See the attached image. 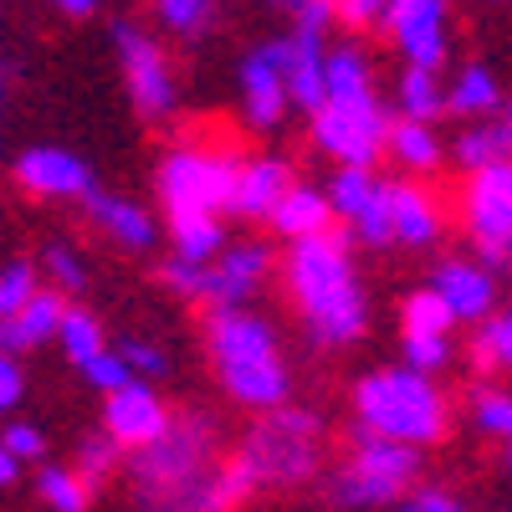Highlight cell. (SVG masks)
<instances>
[{
  "label": "cell",
  "instance_id": "cell-1",
  "mask_svg": "<svg viewBox=\"0 0 512 512\" xmlns=\"http://www.w3.org/2000/svg\"><path fill=\"white\" fill-rule=\"evenodd\" d=\"M216 431L200 415H180L164 425L134 461V492L144 512H200L205 487L216 482Z\"/></svg>",
  "mask_w": 512,
  "mask_h": 512
},
{
  "label": "cell",
  "instance_id": "cell-2",
  "mask_svg": "<svg viewBox=\"0 0 512 512\" xmlns=\"http://www.w3.org/2000/svg\"><path fill=\"white\" fill-rule=\"evenodd\" d=\"M287 277H292V292L303 303L318 344H349V338L364 333V297H359L354 272H349V251L333 231L297 241Z\"/></svg>",
  "mask_w": 512,
  "mask_h": 512
},
{
  "label": "cell",
  "instance_id": "cell-3",
  "mask_svg": "<svg viewBox=\"0 0 512 512\" xmlns=\"http://www.w3.org/2000/svg\"><path fill=\"white\" fill-rule=\"evenodd\" d=\"M210 354H216L221 384L251 410H277L287 395V369L277 354V338L262 318H246L236 308H221L210 318Z\"/></svg>",
  "mask_w": 512,
  "mask_h": 512
},
{
  "label": "cell",
  "instance_id": "cell-4",
  "mask_svg": "<svg viewBox=\"0 0 512 512\" xmlns=\"http://www.w3.org/2000/svg\"><path fill=\"white\" fill-rule=\"evenodd\" d=\"M354 410H359L364 431L395 436L410 446L441 441V431H446V400L420 369H390V374L359 379Z\"/></svg>",
  "mask_w": 512,
  "mask_h": 512
},
{
  "label": "cell",
  "instance_id": "cell-5",
  "mask_svg": "<svg viewBox=\"0 0 512 512\" xmlns=\"http://www.w3.org/2000/svg\"><path fill=\"white\" fill-rule=\"evenodd\" d=\"M236 180L241 169L231 154L216 149H175L159 169V190L169 205V221L175 216H216L221 205L236 200Z\"/></svg>",
  "mask_w": 512,
  "mask_h": 512
},
{
  "label": "cell",
  "instance_id": "cell-6",
  "mask_svg": "<svg viewBox=\"0 0 512 512\" xmlns=\"http://www.w3.org/2000/svg\"><path fill=\"white\" fill-rule=\"evenodd\" d=\"M262 482H303L318 461V420L308 410H272L241 446Z\"/></svg>",
  "mask_w": 512,
  "mask_h": 512
},
{
  "label": "cell",
  "instance_id": "cell-7",
  "mask_svg": "<svg viewBox=\"0 0 512 512\" xmlns=\"http://www.w3.org/2000/svg\"><path fill=\"white\" fill-rule=\"evenodd\" d=\"M415 446L410 441H395V436H379V431H364L349 466L338 472V497L344 502H384L405 492V482L415 477Z\"/></svg>",
  "mask_w": 512,
  "mask_h": 512
},
{
  "label": "cell",
  "instance_id": "cell-8",
  "mask_svg": "<svg viewBox=\"0 0 512 512\" xmlns=\"http://www.w3.org/2000/svg\"><path fill=\"white\" fill-rule=\"evenodd\" d=\"M313 134L328 154H338L344 164H374V154L390 144V118L379 113V103L364 93V98H328L318 113H313Z\"/></svg>",
  "mask_w": 512,
  "mask_h": 512
},
{
  "label": "cell",
  "instance_id": "cell-9",
  "mask_svg": "<svg viewBox=\"0 0 512 512\" xmlns=\"http://www.w3.org/2000/svg\"><path fill=\"white\" fill-rule=\"evenodd\" d=\"M466 221H472L487 262H492V256L507 246V236H512V159L477 169L472 190H466Z\"/></svg>",
  "mask_w": 512,
  "mask_h": 512
},
{
  "label": "cell",
  "instance_id": "cell-10",
  "mask_svg": "<svg viewBox=\"0 0 512 512\" xmlns=\"http://www.w3.org/2000/svg\"><path fill=\"white\" fill-rule=\"evenodd\" d=\"M113 41H118V62H123L128 93H134L139 113H149V118L169 113V103H175V88H169V67H164L159 47H154L144 31H134V26H118Z\"/></svg>",
  "mask_w": 512,
  "mask_h": 512
},
{
  "label": "cell",
  "instance_id": "cell-11",
  "mask_svg": "<svg viewBox=\"0 0 512 512\" xmlns=\"http://www.w3.org/2000/svg\"><path fill=\"white\" fill-rule=\"evenodd\" d=\"M241 93H246V118L256 128H272L282 118V108L292 103V88H287V41H272V47L251 52L241 62Z\"/></svg>",
  "mask_w": 512,
  "mask_h": 512
},
{
  "label": "cell",
  "instance_id": "cell-12",
  "mask_svg": "<svg viewBox=\"0 0 512 512\" xmlns=\"http://www.w3.org/2000/svg\"><path fill=\"white\" fill-rule=\"evenodd\" d=\"M384 26L395 31L400 52L410 67H441L446 62V36H441V0H390Z\"/></svg>",
  "mask_w": 512,
  "mask_h": 512
},
{
  "label": "cell",
  "instance_id": "cell-13",
  "mask_svg": "<svg viewBox=\"0 0 512 512\" xmlns=\"http://www.w3.org/2000/svg\"><path fill=\"white\" fill-rule=\"evenodd\" d=\"M164 405L154 400V390H144V384L128 379L123 390H108V436H118L123 446H149L164 436Z\"/></svg>",
  "mask_w": 512,
  "mask_h": 512
},
{
  "label": "cell",
  "instance_id": "cell-14",
  "mask_svg": "<svg viewBox=\"0 0 512 512\" xmlns=\"http://www.w3.org/2000/svg\"><path fill=\"white\" fill-rule=\"evenodd\" d=\"M287 88L292 103L308 113L328 103V57L318 47V26H297V36L287 41Z\"/></svg>",
  "mask_w": 512,
  "mask_h": 512
},
{
  "label": "cell",
  "instance_id": "cell-15",
  "mask_svg": "<svg viewBox=\"0 0 512 512\" xmlns=\"http://www.w3.org/2000/svg\"><path fill=\"white\" fill-rule=\"evenodd\" d=\"M16 175L36 195H88L93 190L88 169H82L72 154H62V149H26L21 164H16Z\"/></svg>",
  "mask_w": 512,
  "mask_h": 512
},
{
  "label": "cell",
  "instance_id": "cell-16",
  "mask_svg": "<svg viewBox=\"0 0 512 512\" xmlns=\"http://www.w3.org/2000/svg\"><path fill=\"white\" fill-rule=\"evenodd\" d=\"M262 272H267V246H231L216 262V272H210V297H216L221 308H236L241 297L256 292Z\"/></svg>",
  "mask_w": 512,
  "mask_h": 512
},
{
  "label": "cell",
  "instance_id": "cell-17",
  "mask_svg": "<svg viewBox=\"0 0 512 512\" xmlns=\"http://www.w3.org/2000/svg\"><path fill=\"white\" fill-rule=\"evenodd\" d=\"M287 164L277 159H256L241 169V180H236V200L231 210H241V216H272V210L287 200Z\"/></svg>",
  "mask_w": 512,
  "mask_h": 512
},
{
  "label": "cell",
  "instance_id": "cell-18",
  "mask_svg": "<svg viewBox=\"0 0 512 512\" xmlns=\"http://www.w3.org/2000/svg\"><path fill=\"white\" fill-rule=\"evenodd\" d=\"M62 318H67L62 297L36 292L21 313H11V318H6V328H0V344H6V354H16V349H26V344H41V338L62 333Z\"/></svg>",
  "mask_w": 512,
  "mask_h": 512
},
{
  "label": "cell",
  "instance_id": "cell-19",
  "mask_svg": "<svg viewBox=\"0 0 512 512\" xmlns=\"http://www.w3.org/2000/svg\"><path fill=\"white\" fill-rule=\"evenodd\" d=\"M436 292L451 303L456 318H482L492 308V277L482 267H466V262H446L436 272Z\"/></svg>",
  "mask_w": 512,
  "mask_h": 512
},
{
  "label": "cell",
  "instance_id": "cell-20",
  "mask_svg": "<svg viewBox=\"0 0 512 512\" xmlns=\"http://www.w3.org/2000/svg\"><path fill=\"white\" fill-rule=\"evenodd\" d=\"M93 216H98V226L118 241V246H128V251H144V246H154V221L144 216L139 205H128V200H113V195H93Z\"/></svg>",
  "mask_w": 512,
  "mask_h": 512
},
{
  "label": "cell",
  "instance_id": "cell-21",
  "mask_svg": "<svg viewBox=\"0 0 512 512\" xmlns=\"http://www.w3.org/2000/svg\"><path fill=\"white\" fill-rule=\"evenodd\" d=\"M390 221H395V241H410V246H425L441 226L436 205L410 185H390Z\"/></svg>",
  "mask_w": 512,
  "mask_h": 512
},
{
  "label": "cell",
  "instance_id": "cell-22",
  "mask_svg": "<svg viewBox=\"0 0 512 512\" xmlns=\"http://www.w3.org/2000/svg\"><path fill=\"white\" fill-rule=\"evenodd\" d=\"M328 210H333V200H323L318 190H287V200L272 210V221H277V231L282 236H292V241H303V236H318V231H328Z\"/></svg>",
  "mask_w": 512,
  "mask_h": 512
},
{
  "label": "cell",
  "instance_id": "cell-23",
  "mask_svg": "<svg viewBox=\"0 0 512 512\" xmlns=\"http://www.w3.org/2000/svg\"><path fill=\"white\" fill-rule=\"evenodd\" d=\"M461 164H472V169H487V164H507L512 159V118L507 123H482L472 128L461 144H456Z\"/></svg>",
  "mask_w": 512,
  "mask_h": 512
},
{
  "label": "cell",
  "instance_id": "cell-24",
  "mask_svg": "<svg viewBox=\"0 0 512 512\" xmlns=\"http://www.w3.org/2000/svg\"><path fill=\"white\" fill-rule=\"evenodd\" d=\"M256 482H262V477L251 472V461H246V456H236L231 466H221V472H216V482L205 487L200 512H231L236 502H246V492H251Z\"/></svg>",
  "mask_w": 512,
  "mask_h": 512
},
{
  "label": "cell",
  "instance_id": "cell-25",
  "mask_svg": "<svg viewBox=\"0 0 512 512\" xmlns=\"http://www.w3.org/2000/svg\"><path fill=\"white\" fill-rule=\"evenodd\" d=\"M390 149H395V159L410 164V169H431V164L441 159L436 134H431V128H425L420 118H405V123L390 128Z\"/></svg>",
  "mask_w": 512,
  "mask_h": 512
},
{
  "label": "cell",
  "instance_id": "cell-26",
  "mask_svg": "<svg viewBox=\"0 0 512 512\" xmlns=\"http://www.w3.org/2000/svg\"><path fill=\"white\" fill-rule=\"evenodd\" d=\"M441 82H436V72L431 67H410L405 77H400V113L405 118H436L441 113Z\"/></svg>",
  "mask_w": 512,
  "mask_h": 512
},
{
  "label": "cell",
  "instance_id": "cell-27",
  "mask_svg": "<svg viewBox=\"0 0 512 512\" xmlns=\"http://www.w3.org/2000/svg\"><path fill=\"white\" fill-rule=\"evenodd\" d=\"M379 195H384V185H374L359 164H349L344 175L333 180V210H344L349 221H359L364 210H374V205H379Z\"/></svg>",
  "mask_w": 512,
  "mask_h": 512
},
{
  "label": "cell",
  "instance_id": "cell-28",
  "mask_svg": "<svg viewBox=\"0 0 512 512\" xmlns=\"http://www.w3.org/2000/svg\"><path fill=\"white\" fill-rule=\"evenodd\" d=\"M169 226H175L180 256H195V262H205V256L221 251V226H216V216H175Z\"/></svg>",
  "mask_w": 512,
  "mask_h": 512
},
{
  "label": "cell",
  "instance_id": "cell-29",
  "mask_svg": "<svg viewBox=\"0 0 512 512\" xmlns=\"http://www.w3.org/2000/svg\"><path fill=\"white\" fill-rule=\"evenodd\" d=\"M62 349H67L72 364L88 369V364L103 354V328H98L88 313H77V308H72V313L62 318Z\"/></svg>",
  "mask_w": 512,
  "mask_h": 512
},
{
  "label": "cell",
  "instance_id": "cell-30",
  "mask_svg": "<svg viewBox=\"0 0 512 512\" xmlns=\"http://www.w3.org/2000/svg\"><path fill=\"white\" fill-rule=\"evenodd\" d=\"M472 364H477V369H512V308L477 333Z\"/></svg>",
  "mask_w": 512,
  "mask_h": 512
},
{
  "label": "cell",
  "instance_id": "cell-31",
  "mask_svg": "<svg viewBox=\"0 0 512 512\" xmlns=\"http://www.w3.org/2000/svg\"><path fill=\"white\" fill-rule=\"evenodd\" d=\"M451 303L431 287V292H415L410 303H405V333H446L451 328Z\"/></svg>",
  "mask_w": 512,
  "mask_h": 512
},
{
  "label": "cell",
  "instance_id": "cell-32",
  "mask_svg": "<svg viewBox=\"0 0 512 512\" xmlns=\"http://www.w3.org/2000/svg\"><path fill=\"white\" fill-rule=\"evenodd\" d=\"M369 93V67L359 52H333L328 57V98H364Z\"/></svg>",
  "mask_w": 512,
  "mask_h": 512
},
{
  "label": "cell",
  "instance_id": "cell-33",
  "mask_svg": "<svg viewBox=\"0 0 512 512\" xmlns=\"http://www.w3.org/2000/svg\"><path fill=\"white\" fill-rule=\"evenodd\" d=\"M492 103H497V82L482 67H466L461 82L451 88V98H446V108H456V113H487Z\"/></svg>",
  "mask_w": 512,
  "mask_h": 512
},
{
  "label": "cell",
  "instance_id": "cell-34",
  "mask_svg": "<svg viewBox=\"0 0 512 512\" xmlns=\"http://www.w3.org/2000/svg\"><path fill=\"white\" fill-rule=\"evenodd\" d=\"M36 487L57 512H82L88 507V477H72V472H62V466H47Z\"/></svg>",
  "mask_w": 512,
  "mask_h": 512
},
{
  "label": "cell",
  "instance_id": "cell-35",
  "mask_svg": "<svg viewBox=\"0 0 512 512\" xmlns=\"http://www.w3.org/2000/svg\"><path fill=\"white\" fill-rule=\"evenodd\" d=\"M446 333H405V364L420 369V374H431L446 364Z\"/></svg>",
  "mask_w": 512,
  "mask_h": 512
},
{
  "label": "cell",
  "instance_id": "cell-36",
  "mask_svg": "<svg viewBox=\"0 0 512 512\" xmlns=\"http://www.w3.org/2000/svg\"><path fill=\"white\" fill-rule=\"evenodd\" d=\"M472 415H477L482 431H492V436H512V395H492V390H482V395L472 400Z\"/></svg>",
  "mask_w": 512,
  "mask_h": 512
},
{
  "label": "cell",
  "instance_id": "cell-37",
  "mask_svg": "<svg viewBox=\"0 0 512 512\" xmlns=\"http://www.w3.org/2000/svg\"><path fill=\"white\" fill-rule=\"evenodd\" d=\"M164 282L175 292H185V297L210 292V272H205V262H195V256H175V262H164Z\"/></svg>",
  "mask_w": 512,
  "mask_h": 512
},
{
  "label": "cell",
  "instance_id": "cell-38",
  "mask_svg": "<svg viewBox=\"0 0 512 512\" xmlns=\"http://www.w3.org/2000/svg\"><path fill=\"white\" fill-rule=\"evenodd\" d=\"M31 287H36V277H31V267H26V262L6 267V277H0V313H6V318H11V313H21V308L31 303V297H36Z\"/></svg>",
  "mask_w": 512,
  "mask_h": 512
},
{
  "label": "cell",
  "instance_id": "cell-39",
  "mask_svg": "<svg viewBox=\"0 0 512 512\" xmlns=\"http://www.w3.org/2000/svg\"><path fill=\"white\" fill-rule=\"evenodd\" d=\"M118 436H98V441H88L82 446V477L88 482H98V477H108L113 472V461H118Z\"/></svg>",
  "mask_w": 512,
  "mask_h": 512
},
{
  "label": "cell",
  "instance_id": "cell-40",
  "mask_svg": "<svg viewBox=\"0 0 512 512\" xmlns=\"http://www.w3.org/2000/svg\"><path fill=\"white\" fill-rule=\"evenodd\" d=\"M88 379L98 384V390H123V384L134 379V364H128L123 354H98L88 364Z\"/></svg>",
  "mask_w": 512,
  "mask_h": 512
},
{
  "label": "cell",
  "instance_id": "cell-41",
  "mask_svg": "<svg viewBox=\"0 0 512 512\" xmlns=\"http://www.w3.org/2000/svg\"><path fill=\"white\" fill-rule=\"evenodd\" d=\"M47 272L57 277V287H82V262H77L67 246H52L47 251Z\"/></svg>",
  "mask_w": 512,
  "mask_h": 512
},
{
  "label": "cell",
  "instance_id": "cell-42",
  "mask_svg": "<svg viewBox=\"0 0 512 512\" xmlns=\"http://www.w3.org/2000/svg\"><path fill=\"white\" fill-rule=\"evenodd\" d=\"M128 364H134V374H159L164 369V354L154 349V344H139V338H128V344L118 349Z\"/></svg>",
  "mask_w": 512,
  "mask_h": 512
},
{
  "label": "cell",
  "instance_id": "cell-43",
  "mask_svg": "<svg viewBox=\"0 0 512 512\" xmlns=\"http://www.w3.org/2000/svg\"><path fill=\"white\" fill-rule=\"evenodd\" d=\"M282 6L297 16V26H318L323 31L328 11H338V0H282Z\"/></svg>",
  "mask_w": 512,
  "mask_h": 512
},
{
  "label": "cell",
  "instance_id": "cell-44",
  "mask_svg": "<svg viewBox=\"0 0 512 512\" xmlns=\"http://www.w3.org/2000/svg\"><path fill=\"white\" fill-rule=\"evenodd\" d=\"M384 11H390V0H338V16H344L349 26H369Z\"/></svg>",
  "mask_w": 512,
  "mask_h": 512
},
{
  "label": "cell",
  "instance_id": "cell-45",
  "mask_svg": "<svg viewBox=\"0 0 512 512\" xmlns=\"http://www.w3.org/2000/svg\"><path fill=\"white\" fill-rule=\"evenodd\" d=\"M6 451H16V456H41V431H31V425H11V431H6Z\"/></svg>",
  "mask_w": 512,
  "mask_h": 512
},
{
  "label": "cell",
  "instance_id": "cell-46",
  "mask_svg": "<svg viewBox=\"0 0 512 512\" xmlns=\"http://www.w3.org/2000/svg\"><path fill=\"white\" fill-rule=\"evenodd\" d=\"M21 400V369H16V359H6L0 364V405H16Z\"/></svg>",
  "mask_w": 512,
  "mask_h": 512
},
{
  "label": "cell",
  "instance_id": "cell-47",
  "mask_svg": "<svg viewBox=\"0 0 512 512\" xmlns=\"http://www.w3.org/2000/svg\"><path fill=\"white\" fill-rule=\"evenodd\" d=\"M420 512H461V502L451 497V492H441V487H431V492H420V502H415Z\"/></svg>",
  "mask_w": 512,
  "mask_h": 512
},
{
  "label": "cell",
  "instance_id": "cell-48",
  "mask_svg": "<svg viewBox=\"0 0 512 512\" xmlns=\"http://www.w3.org/2000/svg\"><path fill=\"white\" fill-rule=\"evenodd\" d=\"M57 6H62V11H72V16H88V11L98 6V0H57Z\"/></svg>",
  "mask_w": 512,
  "mask_h": 512
},
{
  "label": "cell",
  "instance_id": "cell-49",
  "mask_svg": "<svg viewBox=\"0 0 512 512\" xmlns=\"http://www.w3.org/2000/svg\"><path fill=\"white\" fill-rule=\"evenodd\" d=\"M492 262H507V267H512V236H507V246H502V251L492 256Z\"/></svg>",
  "mask_w": 512,
  "mask_h": 512
},
{
  "label": "cell",
  "instance_id": "cell-50",
  "mask_svg": "<svg viewBox=\"0 0 512 512\" xmlns=\"http://www.w3.org/2000/svg\"><path fill=\"white\" fill-rule=\"evenodd\" d=\"M405 512H420V507H405Z\"/></svg>",
  "mask_w": 512,
  "mask_h": 512
},
{
  "label": "cell",
  "instance_id": "cell-51",
  "mask_svg": "<svg viewBox=\"0 0 512 512\" xmlns=\"http://www.w3.org/2000/svg\"><path fill=\"white\" fill-rule=\"evenodd\" d=\"M507 118H512V113H507Z\"/></svg>",
  "mask_w": 512,
  "mask_h": 512
}]
</instances>
